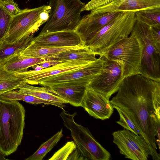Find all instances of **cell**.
Returning a JSON list of instances; mask_svg holds the SVG:
<instances>
[{"label":"cell","mask_w":160,"mask_h":160,"mask_svg":"<svg viewBox=\"0 0 160 160\" xmlns=\"http://www.w3.org/2000/svg\"><path fill=\"white\" fill-rule=\"evenodd\" d=\"M160 89V81L150 79L141 74L124 78L116 95L110 101L130 117L148 145L150 156L159 160L156 134L152 115L155 114L153 99Z\"/></svg>","instance_id":"1"},{"label":"cell","mask_w":160,"mask_h":160,"mask_svg":"<svg viewBox=\"0 0 160 160\" xmlns=\"http://www.w3.org/2000/svg\"><path fill=\"white\" fill-rule=\"evenodd\" d=\"M25 113L18 101L0 98V150L6 156L14 152L21 143Z\"/></svg>","instance_id":"2"},{"label":"cell","mask_w":160,"mask_h":160,"mask_svg":"<svg viewBox=\"0 0 160 160\" xmlns=\"http://www.w3.org/2000/svg\"><path fill=\"white\" fill-rule=\"evenodd\" d=\"M142 50V46L140 39L132 32L128 37L100 52L98 56H103L108 60L120 64L125 78L140 74Z\"/></svg>","instance_id":"3"},{"label":"cell","mask_w":160,"mask_h":160,"mask_svg":"<svg viewBox=\"0 0 160 160\" xmlns=\"http://www.w3.org/2000/svg\"><path fill=\"white\" fill-rule=\"evenodd\" d=\"M136 21L134 12H120L85 44L98 55L100 52L128 37Z\"/></svg>","instance_id":"4"},{"label":"cell","mask_w":160,"mask_h":160,"mask_svg":"<svg viewBox=\"0 0 160 160\" xmlns=\"http://www.w3.org/2000/svg\"><path fill=\"white\" fill-rule=\"evenodd\" d=\"M85 5L80 0H49V17L40 34L73 30Z\"/></svg>","instance_id":"5"},{"label":"cell","mask_w":160,"mask_h":160,"mask_svg":"<svg viewBox=\"0 0 160 160\" xmlns=\"http://www.w3.org/2000/svg\"><path fill=\"white\" fill-rule=\"evenodd\" d=\"M76 114V112L70 114L65 110L60 114L64 126L71 131L76 148L86 160H109V152L97 140L88 128L75 122L74 118Z\"/></svg>","instance_id":"6"},{"label":"cell","mask_w":160,"mask_h":160,"mask_svg":"<svg viewBox=\"0 0 160 160\" xmlns=\"http://www.w3.org/2000/svg\"><path fill=\"white\" fill-rule=\"evenodd\" d=\"M43 5L32 9L26 8L13 16L7 33L2 42L8 44L22 41L34 35L45 23L40 18V13L50 9Z\"/></svg>","instance_id":"7"},{"label":"cell","mask_w":160,"mask_h":160,"mask_svg":"<svg viewBox=\"0 0 160 160\" xmlns=\"http://www.w3.org/2000/svg\"><path fill=\"white\" fill-rule=\"evenodd\" d=\"M132 32L138 37L142 46L140 74L160 81V53L153 45L149 26L136 21Z\"/></svg>","instance_id":"8"},{"label":"cell","mask_w":160,"mask_h":160,"mask_svg":"<svg viewBox=\"0 0 160 160\" xmlns=\"http://www.w3.org/2000/svg\"><path fill=\"white\" fill-rule=\"evenodd\" d=\"M104 57L105 60L104 68L90 80L87 87L104 94L109 99L112 94L117 92L124 78L123 70L119 63Z\"/></svg>","instance_id":"9"},{"label":"cell","mask_w":160,"mask_h":160,"mask_svg":"<svg viewBox=\"0 0 160 160\" xmlns=\"http://www.w3.org/2000/svg\"><path fill=\"white\" fill-rule=\"evenodd\" d=\"M113 142L126 158L147 160L150 156L149 147L143 138L125 129L113 132Z\"/></svg>","instance_id":"10"},{"label":"cell","mask_w":160,"mask_h":160,"mask_svg":"<svg viewBox=\"0 0 160 160\" xmlns=\"http://www.w3.org/2000/svg\"><path fill=\"white\" fill-rule=\"evenodd\" d=\"M105 60L103 56L99 57L86 66L69 71L41 80L39 84L44 87L81 80L89 81L99 74L104 68Z\"/></svg>","instance_id":"11"},{"label":"cell","mask_w":160,"mask_h":160,"mask_svg":"<svg viewBox=\"0 0 160 160\" xmlns=\"http://www.w3.org/2000/svg\"><path fill=\"white\" fill-rule=\"evenodd\" d=\"M93 61L81 60H70L62 62L39 71L27 70L15 72V74L22 82L31 85H38L39 81L42 79L68 71L83 68Z\"/></svg>","instance_id":"12"},{"label":"cell","mask_w":160,"mask_h":160,"mask_svg":"<svg viewBox=\"0 0 160 160\" xmlns=\"http://www.w3.org/2000/svg\"><path fill=\"white\" fill-rule=\"evenodd\" d=\"M160 8V0H108L90 11L91 14L113 12H136Z\"/></svg>","instance_id":"13"},{"label":"cell","mask_w":160,"mask_h":160,"mask_svg":"<svg viewBox=\"0 0 160 160\" xmlns=\"http://www.w3.org/2000/svg\"><path fill=\"white\" fill-rule=\"evenodd\" d=\"M81 107L90 116L102 120L109 119L114 111L109 99L88 87L85 88Z\"/></svg>","instance_id":"14"},{"label":"cell","mask_w":160,"mask_h":160,"mask_svg":"<svg viewBox=\"0 0 160 160\" xmlns=\"http://www.w3.org/2000/svg\"><path fill=\"white\" fill-rule=\"evenodd\" d=\"M119 12H108L97 14L89 13L81 17L73 30L79 35L85 44Z\"/></svg>","instance_id":"15"},{"label":"cell","mask_w":160,"mask_h":160,"mask_svg":"<svg viewBox=\"0 0 160 160\" xmlns=\"http://www.w3.org/2000/svg\"><path fill=\"white\" fill-rule=\"evenodd\" d=\"M42 46L68 47L85 44L79 35L74 30L39 34L32 42Z\"/></svg>","instance_id":"16"},{"label":"cell","mask_w":160,"mask_h":160,"mask_svg":"<svg viewBox=\"0 0 160 160\" xmlns=\"http://www.w3.org/2000/svg\"><path fill=\"white\" fill-rule=\"evenodd\" d=\"M89 82L81 80L53 85L52 91L74 107H80Z\"/></svg>","instance_id":"17"},{"label":"cell","mask_w":160,"mask_h":160,"mask_svg":"<svg viewBox=\"0 0 160 160\" xmlns=\"http://www.w3.org/2000/svg\"><path fill=\"white\" fill-rule=\"evenodd\" d=\"M86 47L85 44H82L72 47H55L40 45L31 42L20 53L24 56L45 58L62 52Z\"/></svg>","instance_id":"18"},{"label":"cell","mask_w":160,"mask_h":160,"mask_svg":"<svg viewBox=\"0 0 160 160\" xmlns=\"http://www.w3.org/2000/svg\"><path fill=\"white\" fill-rule=\"evenodd\" d=\"M20 53L10 56L0 63L7 70L17 72L27 70L46 61L44 58L24 56Z\"/></svg>","instance_id":"19"},{"label":"cell","mask_w":160,"mask_h":160,"mask_svg":"<svg viewBox=\"0 0 160 160\" xmlns=\"http://www.w3.org/2000/svg\"><path fill=\"white\" fill-rule=\"evenodd\" d=\"M97 53L87 46L83 48L62 52L45 58L46 61H59L62 62L81 60L92 62L97 58Z\"/></svg>","instance_id":"20"},{"label":"cell","mask_w":160,"mask_h":160,"mask_svg":"<svg viewBox=\"0 0 160 160\" xmlns=\"http://www.w3.org/2000/svg\"><path fill=\"white\" fill-rule=\"evenodd\" d=\"M18 91L22 93L31 95L45 100L62 103L68 102L53 93L49 87H38L28 84L24 82L17 88Z\"/></svg>","instance_id":"21"},{"label":"cell","mask_w":160,"mask_h":160,"mask_svg":"<svg viewBox=\"0 0 160 160\" xmlns=\"http://www.w3.org/2000/svg\"><path fill=\"white\" fill-rule=\"evenodd\" d=\"M0 98L8 101H22L33 104H43L55 106L64 110L63 103L45 100L33 96L19 92L18 90H12L1 94Z\"/></svg>","instance_id":"22"},{"label":"cell","mask_w":160,"mask_h":160,"mask_svg":"<svg viewBox=\"0 0 160 160\" xmlns=\"http://www.w3.org/2000/svg\"><path fill=\"white\" fill-rule=\"evenodd\" d=\"M22 82L15 72L7 70L0 63V93L16 89Z\"/></svg>","instance_id":"23"},{"label":"cell","mask_w":160,"mask_h":160,"mask_svg":"<svg viewBox=\"0 0 160 160\" xmlns=\"http://www.w3.org/2000/svg\"><path fill=\"white\" fill-rule=\"evenodd\" d=\"M34 35L22 41L8 44L2 42L0 43V62L10 56L20 52L32 42Z\"/></svg>","instance_id":"24"},{"label":"cell","mask_w":160,"mask_h":160,"mask_svg":"<svg viewBox=\"0 0 160 160\" xmlns=\"http://www.w3.org/2000/svg\"><path fill=\"white\" fill-rule=\"evenodd\" d=\"M62 129L45 142L42 143L37 151L26 160H42L46 155L56 145L63 136Z\"/></svg>","instance_id":"25"},{"label":"cell","mask_w":160,"mask_h":160,"mask_svg":"<svg viewBox=\"0 0 160 160\" xmlns=\"http://www.w3.org/2000/svg\"><path fill=\"white\" fill-rule=\"evenodd\" d=\"M135 13L136 21L149 26H160V8L144 10Z\"/></svg>","instance_id":"26"},{"label":"cell","mask_w":160,"mask_h":160,"mask_svg":"<svg viewBox=\"0 0 160 160\" xmlns=\"http://www.w3.org/2000/svg\"><path fill=\"white\" fill-rule=\"evenodd\" d=\"M112 106L114 108L117 110L120 117L119 120L116 122L124 129L128 130L136 135L141 136V132L137 129L128 115L118 107L113 105H112Z\"/></svg>","instance_id":"27"},{"label":"cell","mask_w":160,"mask_h":160,"mask_svg":"<svg viewBox=\"0 0 160 160\" xmlns=\"http://www.w3.org/2000/svg\"><path fill=\"white\" fill-rule=\"evenodd\" d=\"M13 16L0 5V43L7 33Z\"/></svg>","instance_id":"28"},{"label":"cell","mask_w":160,"mask_h":160,"mask_svg":"<svg viewBox=\"0 0 160 160\" xmlns=\"http://www.w3.org/2000/svg\"><path fill=\"white\" fill-rule=\"evenodd\" d=\"M76 148L73 141L68 142L63 147L56 152L48 160H66Z\"/></svg>","instance_id":"29"},{"label":"cell","mask_w":160,"mask_h":160,"mask_svg":"<svg viewBox=\"0 0 160 160\" xmlns=\"http://www.w3.org/2000/svg\"><path fill=\"white\" fill-rule=\"evenodd\" d=\"M0 5L13 16L20 13L21 11L18 4L13 0H0Z\"/></svg>","instance_id":"30"},{"label":"cell","mask_w":160,"mask_h":160,"mask_svg":"<svg viewBox=\"0 0 160 160\" xmlns=\"http://www.w3.org/2000/svg\"><path fill=\"white\" fill-rule=\"evenodd\" d=\"M151 36L157 52L160 53V26H149Z\"/></svg>","instance_id":"31"},{"label":"cell","mask_w":160,"mask_h":160,"mask_svg":"<svg viewBox=\"0 0 160 160\" xmlns=\"http://www.w3.org/2000/svg\"><path fill=\"white\" fill-rule=\"evenodd\" d=\"M153 121L155 128L156 136L157 138L156 139V143L158 148L160 149V119L158 118L155 114H153L152 116Z\"/></svg>","instance_id":"32"},{"label":"cell","mask_w":160,"mask_h":160,"mask_svg":"<svg viewBox=\"0 0 160 160\" xmlns=\"http://www.w3.org/2000/svg\"><path fill=\"white\" fill-rule=\"evenodd\" d=\"M67 160H85L86 159L76 148L70 155Z\"/></svg>","instance_id":"33"},{"label":"cell","mask_w":160,"mask_h":160,"mask_svg":"<svg viewBox=\"0 0 160 160\" xmlns=\"http://www.w3.org/2000/svg\"><path fill=\"white\" fill-rule=\"evenodd\" d=\"M62 62L55 61H46L45 62L42 63L39 65L42 66L44 69V68L50 67V66H52L56 65Z\"/></svg>","instance_id":"34"},{"label":"cell","mask_w":160,"mask_h":160,"mask_svg":"<svg viewBox=\"0 0 160 160\" xmlns=\"http://www.w3.org/2000/svg\"><path fill=\"white\" fill-rule=\"evenodd\" d=\"M5 155L3 154L0 150V160H8L5 158Z\"/></svg>","instance_id":"35"},{"label":"cell","mask_w":160,"mask_h":160,"mask_svg":"<svg viewBox=\"0 0 160 160\" xmlns=\"http://www.w3.org/2000/svg\"></svg>","instance_id":"36"},{"label":"cell","mask_w":160,"mask_h":160,"mask_svg":"<svg viewBox=\"0 0 160 160\" xmlns=\"http://www.w3.org/2000/svg\"><path fill=\"white\" fill-rule=\"evenodd\" d=\"M1 94V93H0V95Z\"/></svg>","instance_id":"37"}]
</instances>
